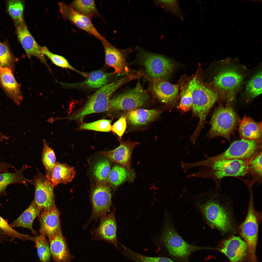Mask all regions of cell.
I'll list each match as a JSON object with an SVG mask.
<instances>
[{
  "instance_id": "cell-6",
  "label": "cell",
  "mask_w": 262,
  "mask_h": 262,
  "mask_svg": "<svg viewBox=\"0 0 262 262\" xmlns=\"http://www.w3.org/2000/svg\"><path fill=\"white\" fill-rule=\"evenodd\" d=\"M259 215L254 209L251 196L247 216L239 227L240 235L247 245L249 262H257L256 251L260 219Z\"/></svg>"
},
{
  "instance_id": "cell-34",
  "label": "cell",
  "mask_w": 262,
  "mask_h": 262,
  "mask_svg": "<svg viewBox=\"0 0 262 262\" xmlns=\"http://www.w3.org/2000/svg\"><path fill=\"white\" fill-rule=\"evenodd\" d=\"M42 52L43 55L46 56L53 64L56 66L70 69L77 72L84 77H86L87 73L76 69L71 65L64 57L51 52L46 47H42Z\"/></svg>"
},
{
  "instance_id": "cell-37",
  "label": "cell",
  "mask_w": 262,
  "mask_h": 262,
  "mask_svg": "<svg viewBox=\"0 0 262 262\" xmlns=\"http://www.w3.org/2000/svg\"><path fill=\"white\" fill-rule=\"evenodd\" d=\"M24 6L20 0H12L8 3V13L15 22L16 25H19L24 21Z\"/></svg>"
},
{
  "instance_id": "cell-15",
  "label": "cell",
  "mask_w": 262,
  "mask_h": 262,
  "mask_svg": "<svg viewBox=\"0 0 262 262\" xmlns=\"http://www.w3.org/2000/svg\"><path fill=\"white\" fill-rule=\"evenodd\" d=\"M101 42L105 51L106 64L114 68L113 74H126L129 73L130 70L126 57L131 51L130 49L117 48L107 41Z\"/></svg>"
},
{
  "instance_id": "cell-8",
  "label": "cell",
  "mask_w": 262,
  "mask_h": 262,
  "mask_svg": "<svg viewBox=\"0 0 262 262\" xmlns=\"http://www.w3.org/2000/svg\"><path fill=\"white\" fill-rule=\"evenodd\" d=\"M237 121V115L231 107L220 106L214 111L210 121V136H221L229 139Z\"/></svg>"
},
{
  "instance_id": "cell-31",
  "label": "cell",
  "mask_w": 262,
  "mask_h": 262,
  "mask_svg": "<svg viewBox=\"0 0 262 262\" xmlns=\"http://www.w3.org/2000/svg\"><path fill=\"white\" fill-rule=\"evenodd\" d=\"M109 74L100 70L92 72L82 82L84 85L92 89L99 88L107 84Z\"/></svg>"
},
{
  "instance_id": "cell-10",
  "label": "cell",
  "mask_w": 262,
  "mask_h": 262,
  "mask_svg": "<svg viewBox=\"0 0 262 262\" xmlns=\"http://www.w3.org/2000/svg\"><path fill=\"white\" fill-rule=\"evenodd\" d=\"M258 147V144L256 140L242 139L240 140L233 142L227 150L223 153L203 160L202 163L205 165L223 160H244L253 155Z\"/></svg>"
},
{
  "instance_id": "cell-43",
  "label": "cell",
  "mask_w": 262,
  "mask_h": 262,
  "mask_svg": "<svg viewBox=\"0 0 262 262\" xmlns=\"http://www.w3.org/2000/svg\"><path fill=\"white\" fill-rule=\"evenodd\" d=\"M126 116L123 115L112 126L111 130L120 137L122 136L126 130Z\"/></svg>"
},
{
  "instance_id": "cell-12",
  "label": "cell",
  "mask_w": 262,
  "mask_h": 262,
  "mask_svg": "<svg viewBox=\"0 0 262 262\" xmlns=\"http://www.w3.org/2000/svg\"><path fill=\"white\" fill-rule=\"evenodd\" d=\"M33 181L35 188L34 200L40 213L55 205L54 188L50 180L38 171Z\"/></svg>"
},
{
  "instance_id": "cell-36",
  "label": "cell",
  "mask_w": 262,
  "mask_h": 262,
  "mask_svg": "<svg viewBox=\"0 0 262 262\" xmlns=\"http://www.w3.org/2000/svg\"><path fill=\"white\" fill-rule=\"evenodd\" d=\"M111 170L109 160L102 159L98 161L94 168L93 175L98 182L106 181Z\"/></svg>"
},
{
  "instance_id": "cell-32",
  "label": "cell",
  "mask_w": 262,
  "mask_h": 262,
  "mask_svg": "<svg viewBox=\"0 0 262 262\" xmlns=\"http://www.w3.org/2000/svg\"><path fill=\"white\" fill-rule=\"evenodd\" d=\"M41 160L46 170V176L50 180L52 171L56 163V158L53 150L44 139L43 140Z\"/></svg>"
},
{
  "instance_id": "cell-28",
  "label": "cell",
  "mask_w": 262,
  "mask_h": 262,
  "mask_svg": "<svg viewBox=\"0 0 262 262\" xmlns=\"http://www.w3.org/2000/svg\"><path fill=\"white\" fill-rule=\"evenodd\" d=\"M40 212L33 200L29 207L16 219L9 224L12 228L21 227L27 228L34 234L36 233L33 225L35 219Z\"/></svg>"
},
{
  "instance_id": "cell-38",
  "label": "cell",
  "mask_w": 262,
  "mask_h": 262,
  "mask_svg": "<svg viewBox=\"0 0 262 262\" xmlns=\"http://www.w3.org/2000/svg\"><path fill=\"white\" fill-rule=\"evenodd\" d=\"M246 91L251 98H254L262 93V72L260 71L256 74L248 82Z\"/></svg>"
},
{
  "instance_id": "cell-1",
  "label": "cell",
  "mask_w": 262,
  "mask_h": 262,
  "mask_svg": "<svg viewBox=\"0 0 262 262\" xmlns=\"http://www.w3.org/2000/svg\"><path fill=\"white\" fill-rule=\"evenodd\" d=\"M134 79V75L129 73L118 80L107 84L92 95L79 111L66 117H61V119L82 121L88 115L109 110V103L112 94L121 86Z\"/></svg>"
},
{
  "instance_id": "cell-47",
  "label": "cell",
  "mask_w": 262,
  "mask_h": 262,
  "mask_svg": "<svg viewBox=\"0 0 262 262\" xmlns=\"http://www.w3.org/2000/svg\"><path fill=\"white\" fill-rule=\"evenodd\" d=\"M7 236V234L0 229V243L4 242Z\"/></svg>"
},
{
  "instance_id": "cell-41",
  "label": "cell",
  "mask_w": 262,
  "mask_h": 262,
  "mask_svg": "<svg viewBox=\"0 0 262 262\" xmlns=\"http://www.w3.org/2000/svg\"><path fill=\"white\" fill-rule=\"evenodd\" d=\"M192 106V99L190 89L188 85L182 93L180 100L178 106L184 112L189 110Z\"/></svg>"
},
{
  "instance_id": "cell-9",
  "label": "cell",
  "mask_w": 262,
  "mask_h": 262,
  "mask_svg": "<svg viewBox=\"0 0 262 262\" xmlns=\"http://www.w3.org/2000/svg\"><path fill=\"white\" fill-rule=\"evenodd\" d=\"M92 189L90 199L92 212L84 227H87L93 221L100 219L107 214L112 204L111 190L107 182H98Z\"/></svg>"
},
{
  "instance_id": "cell-19",
  "label": "cell",
  "mask_w": 262,
  "mask_h": 262,
  "mask_svg": "<svg viewBox=\"0 0 262 262\" xmlns=\"http://www.w3.org/2000/svg\"><path fill=\"white\" fill-rule=\"evenodd\" d=\"M225 254L231 262H238L246 255L247 245L240 237L233 236L222 241L220 246L216 248Z\"/></svg>"
},
{
  "instance_id": "cell-11",
  "label": "cell",
  "mask_w": 262,
  "mask_h": 262,
  "mask_svg": "<svg viewBox=\"0 0 262 262\" xmlns=\"http://www.w3.org/2000/svg\"><path fill=\"white\" fill-rule=\"evenodd\" d=\"M141 60L147 75L144 76L153 79H164L170 75L174 68L173 63L163 56L147 52L141 54Z\"/></svg>"
},
{
  "instance_id": "cell-21",
  "label": "cell",
  "mask_w": 262,
  "mask_h": 262,
  "mask_svg": "<svg viewBox=\"0 0 262 262\" xmlns=\"http://www.w3.org/2000/svg\"><path fill=\"white\" fill-rule=\"evenodd\" d=\"M51 256L54 262H70L73 256L70 253L61 226L55 236L49 239Z\"/></svg>"
},
{
  "instance_id": "cell-25",
  "label": "cell",
  "mask_w": 262,
  "mask_h": 262,
  "mask_svg": "<svg viewBox=\"0 0 262 262\" xmlns=\"http://www.w3.org/2000/svg\"><path fill=\"white\" fill-rule=\"evenodd\" d=\"M27 167L26 165H24L15 172L0 173V196L7 195L6 188L10 184H21L27 186L28 182H32V180L25 178L24 176V172Z\"/></svg>"
},
{
  "instance_id": "cell-3",
  "label": "cell",
  "mask_w": 262,
  "mask_h": 262,
  "mask_svg": "<svg viewBox=\"0 0 262 262\" xmlns=\"http://www.w3.org/2000/svg\"><path fill=\"white\" fill-rule=\"evenodd\" d=\"M198 178L221 179L228 176H243L248 172L249 167L243 160H223L200 167Z\"/></svg>"
},
{
  "instance_id": "cell-29",
  "label": "cell",
  "mask_w": 262,
  "mask_h": 262,
  "mask_svg": "<svg viewBox=\"0 0 262 262\" xmlns=\"http://www.w3.org/2000/svg\"><path fill=\"white\" fill-rule=\"evenodd\" d=\"M70 5L75 11L91 19L101 17L94 0H75Z\"/></svg>"
},
{
  "instance_id": "cell-35",
  "label": "cell",
  "mask_w": 262,
  "mask_h": 262,
  "mask_svg": "<svg viewBox=\"0 0 262 262\" xmlns=\"http://www.w3.org/2000/svg\"><path fill=\"white\" fill-rule=\"evenodd\" d=\"M45 236L41 235L35 237V241L37 254L40 262H50L51 256L49 246Z\"/></svg>"
},
{
  "instance_id": "cell-48",
  "label": "cell",
  "mask_w": 262,
  "mask_h": 262,
  "mask_svg": "<svg viewBox=\"0 0 262 262\" xmlns=\"http://www.w3.org/2000/svg\"><path fill=\"white\" fill-rule=\"evenodd\" d=\"M9 137L4 135L0 132V141H2L4 140H8Z\"/></svg>"
},
{
  "instance_id": "cell-18",
  "label": "cell",
  "mask_w": 262,
  "mask_h": 262,
  "mask_svg": "<svg viewBox=\"0 0 262 262\" xmlns=\"http://www.w3.org/2000/svg\"><path fill=\"white\" fill-rule=\"evenodd\" d=\"M138 142L130 140L120 141L119 146L113 150L99 152L101 155L130 170L132 151Z\"/></svg>"
},
{
  "instance_id": "cell-4",
  "label": "cell",
  "mask_w": 262,
  "mask_h": 262,
  "mask_svg": "<svg viewBox=\"0 0 262 262\" xmlns=\"http://www.w3.org/2000/svg\"><path fill=\"white\" fill-rule=\"evenodd\" d=\"M200 209L211 227L224 233L234 230L230 212L218 199L209 200L200 206Z\"/></svg>"
},
{
  "instance_id": "cell-16",
  "label": "cell",
  "mask_w": 262,
  "mask_h": 262,
  "mask_svg": "<svg viewBox=\"0 0 262 262\" xmlns=\"http://www.w3.org/2000/svg\"><path fill=\"white\" fill-rule=\"evenodd\" d=\"M18 39L29 58L32 56L38 58L50 71V68L42 53V47L37 43L29 30L24 21L16 25Z\"/></svg>"
},
{
  "instance_id": "cell-14",
  "label": "cell",
  "mask_w": 262,
  "mask_h": 262,
  "mask_svg": "<svg viewBox=\"0 0 262 262\" xmlns=\"http://www.w3.org/2000/svg\"><path fill=\"white\" fill-rule=\"evenodd\" d=\"M60 11L63 17L78 28L92 35L101 42L107 40L97 30L91 19L77 12L70 5L63 3L59 4Z\"/></svg>"
},
{
  "instance_id": "cell-46",
  "label": "cell",
  "mask_w": 262,
  "mask_h": 262,
  "mask_svg": "<svg viewBox=\"0 0 262 262\" xmlns=\"http://www.w3.org/2000/svg\"><path fill=\"white\" fill-rule=\"evenodd\" d=\"M8 169V164L4 162L0 163V173L7 172Z\"/></svg>"
},
{
  "instance_id": "cell-24",
  "label": "cell",
  "mask_w": 262,
  "mask_h": 262,
  "mask_svg": "<svg viewBox=\"0 0 262 262\" xmlns=\"http://www.w3.org/2000/svg\"><path fill=\"white\" fill-rule=\"evenodd\" d=\"M161 113L157 109L137 108L128 111L126 116L129 123L135 126L145 125L157 118Z\"/></svg>"
},
{
  "instance_id": "cell-7",
  "label": "cell",
  "mask_w": 262,
  "mask_h": 262,
  "mask_svg": "<svg viewBox=\"0 0 262 262\" xmlns=\"http://www.w3.org/2000/svg\"><path fill=\"white\" fill-rule=\"evenodd\" d=\"M149 98L147 93L139 81L133 88L111 99L109 110L129 111L138 108L144 105Z\"/></svg>"
},
{
  "instance_id": "cell-40",
  "label": "cell",
  "mask_w": 262,
  "mask_h": 262,
  "mask_svg": "<svg viewBox=\"0 0 262 262\" xmlns=\"http://www.w3.org/2000/svg\"><path fill=\"white\" fill-rule=\"evenodd\" d=\"M0 229L11 236L22 241L29 240L35 242V237L21 233L14 229L7 221L0 216Z\"/></svg>"
},
{
  "instance_id": "cell-2",
  "label": "cell",
  "mask_w": 262,
  "mask_h": 262,
  "mask_svg": "<svg viewBox=\"0 0 262 262\" xmlns=\"http://www.w3.org/2000/svg\"><path fill=\"white\" fill-rule=\"evenodd\" d=\"M188 85L192 95L193 111L199 119L195 132L198 134L218 96L216 92L206 86L197 76L190 81Z\"/></svg>"
},
{
  "instance_id": "cell-13",
  "label": "cell",
  "mask_w": 262,
  "mask_h": 262,
  "mask_svg": "<svg viewBox=\"0 0 262 262\" xmlns=\"http://www.w3.org/2000/svg\"><path fill=\"white\" fill-rule=\"evenodd\" d=\"M115 210L114 207L109 213L101 218L97 227L92 229L90 233L93 239L106 241L119 249V243L117 238Z\"/></svg>"
},
{
  "instance_id": "cell-17",
  "label": "cell",
  "mask_w": 262,
  "mask_h": 262,
  "mask_svg": "<svg viewBox=\"0 0 262 262\" xmlns=\"http://www.w3.org/2000/svg\"><path fill=\"white\" fill-rule=\"evenodd\" d=\"M242 80V75L235 70L231 69L224 70L215 77L214 84L219 92L227 96L231 100L230 96L240 85Z\"/></svg>"
},
{
  "instance_id": "cell-49",
  "label": "cell",
  "mask_w": 262,
  "mask_h": 262,
  "mask_svg": "<svg viewBox=\"0 0 262 262\" xmlns=\"http://www.w3.org/2000/svg\"><path fill=\"white\" fill-rule=\"evenodd\" d=\"M1 65L0 63V68H1Z\"/></svg>"
},
{
  "instance_id": "cell-33",
  "label": "cell",
  "mask_w": 262,
  "mask_h": 262,
  "mask_svg": "<svg viewBox=\"0 0 262 262\" xmlns=\"http://www.w3.org/2000/svg\"><path fill=\"white\" fill-rule=\"evenodd\" d=\"M124 256L135 262H173L171 259L164 257H151L136 252L121 244Z\"/></svg>"
},
{
  "instance_id": "cell-26",
  "label": "cell",
  "mask_w": 262,
  "mask_h": 262,
  "mask_svg": "<svg viewBox=\"0 0 262 262\" xmlns=\"http://www.w3.org/2000/svg\"><path fill=\"white\" fill-rule=\"evenodd\" d=\"M238 131L242 139L255 140L261 136L262 122H256L250 117L245 116L240 122Z\"/></svg>"
},
{
  "instance_id": "cell-23",
  "label": "cell",
  "mask_w": 262,
  "mask_h": 262,
  "mask_svg": "<svg viewBox=\"0 0 262 262\" xmlns=\"http://www.w3.org/2000/svg\"><path fill=\"white\" fill-rule=\"evenodd\" d=\"M0 82L9 97L16 104L20 105L23 99L20 86L8 67H1Z\"/></svg>"
},
{
  "instance_id": "cell-39",
  "label": "cell",
  "mask_w": 262,
  "mask_h": 262,
  "mask_svg": "<svg viewBox=\"0 0 262 262\" xmlns=\"http://www.w3.org/2000/svg\"><path fill=\"white\" fill-rule=\"evenodd\" d=\"M111 120L102 119L82 124L80 128L81 129L108 132L111 130Z\"/></svg>"
},
{
  "instance_id": "cell-5",
  "label": "cell",
  "mask_w": 262,
  "mask_h": 262,
  "mask_svg": "<svg viewBox=\"0 0 262 262\" xmlns=\"http://www.w3.org/2000/svg\"><path fill=\"white\" fill-rule=\"evenodd\" d=\"M161 240L170 254L180 258H186L193 252L210 248L197 246L184 240L177 233L172 224L166 222L164 228Z\"/></svg>"
},
{
  "instance_id": "cell-30",
  "label": "cell",
  "mask_w": 262,
  "mask_h": 262,
  "mask_svg": "<svg viewBox=\"0 0 262 262\" xmlns=\"http://www.w3.org/2000/svg\"><path fill=\"white\" fill-rule=\"evenodd\" d=\"M130 171L121 165L114 166L111 169L106 181L110 186L116 188L131 179L132 174Z\"/></svg>"
},
{
  "instance_id": "cell-20",
  "label": "cell",
  "mask_w": 262,
  "mask_h": 262,
  "mask_svg": "<svg viewBox=\"0 0 262 262\" xmlns=\"http://www.w3.org/2000/svg\"><path fill=\"white\" fill-rule=\"evenodd\" d=\"M41 234L47 236L50 239L55 235L60 226L59 212L55 205L41 212L39 216Z\"/></svg>"
},
{
  "instance_id": "cell-45",
  "label": "cell",
  "mask_w": 262,
  "mask_h": 262,
  "mask_svg": "<svg viewBox=\"0 0 262 262\" xmlns=\"http://www.w3.org/2000/svg\"><path fill=\"white\" fill-rule=\"evenodd\" d=\"M162 2L167 6L170 9L173 11H176L178 9L177 2L175 0H161Z\"/></svg>"
},
{
  "instance_id": "cell-22",
  "label": "cell",
  "mask_w": 262,
  "mask_h": 262,
  "mask_svg": "<svg viewBox=\"0 0 262 262\" xmlns=\"http://www.w3.org/2000/svg\"><path fill=\"white\" fill-rule=\"evenodd\" d=\"M147 79L152 83L154 94L162 102L169 103L176 99L179 92L178 85L172 84L164 79Z\"/></svg>"
},
{
  "instance_id": "cell-27",
  "label": "cell",
  "mask_w": 262,
  "mask_h": 262,
  "mask_svg": "<svg viewBox=\"0 0 262 262\" xmlns=\"http://www.w3.org/2000/svg\"><path fill=\"white\" fill-rule=\"evenodd\" d=\"M75 172L74 167L57 162L52 171L50 180L54 188L59 183L66 184L73 180Z\"/></svg>"
},
{
  "instance_id": "cell-42",
  "label": "cell",
  "mask_w": 262,
  "mask_h": 262,
  "mask_svg": "<svg viewBox=\"0 0 262 262\" xmlns=\"http://www.w3.org/2000/svg\"><path fill=\"white\" fill-rule=\"evenodd\" d=\"M12 61V56L8 48L0 41V63L1 66L8 67Z\"/></svg>"
},
{
  "instance_id": "cell-44",
  "label": "cell",
  "mask_w": 262,
  "mask_h": 262,
  "mask_svg": "<svg viewBox=\"0 0 262 262\" xmlns=\"http://www.w3.org/2000/svg\"><path fill=\"white\" fill-rule=\"evenodd\" d=\"M250 165L251 168L259 176L262 175V153L259 154L251 161Z\"/></svg>"
}]
</instances>
